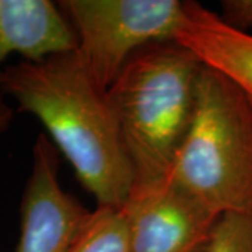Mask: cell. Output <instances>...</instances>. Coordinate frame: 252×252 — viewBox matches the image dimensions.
<instances>
[{
	"label": "cell",
	"instance_id": "obj_8",
	"mask_svg": "<svg viewBox=\"0 0 252 252\" xmlns=\"http://www.w3.org/2000/svg\"><path fill=\"white\" fill-rule=\"evenodd\" d=\"M175 41L200 62L235 81L252 98V34L231 27L219 13L187 1Z\"/></svg>",
	"mask_w": 252,
	"mask_h": 252
},
{
	"label": "cell",
	"instance_id": "obj_7",
	"mask_svg": "<svg viewBox=\"0 0 252 252\" xmlns=\"http://www.w3.org/2000/svg\"><path fill=\"white\" fill-rule=\"evenodd\" d=\"M76 49L74 30L58 1L0 0V72L11 55L39 62Z\"/></svg>",
	"mask_w": 252,
	"mask_h": 252
},
{
	"label": "cell",
	"instance_id": "obj_1",
	"mask_svg": "<svg viewBox=\"0 0 252 252\" xmlns=\"http://www.w3.org/2000/svg\"><path fill=\"white\" fill-rule=\"evenodd\" d=\"M1 94L44 125L97 207L125 205L135 177L108 90L95 83L76 51L4 66Z\"/></svg>",
	"mask_w": 252,
	"mask_h": 252
},
{
	"label": "cell",
	"instance_id": "obj_5",
	"mask_svg": "<svg viewBox=\"0 0 252 252\" xmlns=\"http://www.w3.org/2000/svg\"><path fill=\"white\" fill-rule=\"evenodd\" d=\"M119 210L130 252H207L221 217L170 178L133 188Z\"/></svg>",
	"mask_w": 252,
	"mask_h": 252
},
{
	"label": "cell",
	"instance_id": "obj_6",
	"mask_svg": "<svg viewBox=\"0 0 252 252\" xmlns=\"http://www.w3.org/2000/svg\"><path fill=\"white\" fill-rule=\"evenodd\" d=\"M59 152L45 135L36 136L32 162L20 203L16 252H70L91 210L63 189Z\"/></svg>",
	"mask_w": 252,
	"mask_h": 252
},
{
	"label": "cell",
	"instance_id": "obj_9",
	"mask_svg": "<svg viewBox=\"0 0 252 252\" xmlns=\"http://www.w3.org/2000/svg\"><path fill=\"white\" fill-rule=\"evenodd\" d=\"M70 252H130L127 227L119 209L97 207L73 244Z\"/></svg>",
	"mask_w": 252,
	"mask_h": 252
},
{
	"label": "cell",
	"instance_id": "obj_12",
	"mask_svg": "<svg viewBox=\"0 0 252 252\" xmlns=\"http://www.w3.org/2000/svg\"><path fill=\"white\" fill-rule=\"evenodd\" d=\"M13 119H14V109L6 102L3 95H0V135L9 130L13 124Z\"/></svg>",
	"mask_w": 252,
	"mask_h": 252
},
{
	"label": "cell",
	"instance_id": "obj_2",
	"mask_svg": "<svg viewBox=\"0 0 252 252\" xmlns=\"http://www.w3.org/2000/svg\"><path fill=\"white\" fill-rule=\"evenodd\" d=\"M203 67L180 42H157L136 52L111 84L108 98L133 170V188L170 177L193 119Z\"/></svg>",
	"mask_w": 252,
	"mask_h": 252
},
{
	"label": "cell",
	"instance_id": "obj_11",
	"mask_svg": "<svg viewBox=\"0 0 252 252\" xmlns=\"http://www.w3.org/2000/svg\"><path fill=\"white\" fill-rule=\"evenodd\" d=\"M219 14L231 27L252 32V0H224Z\"/></svg>",
	"mask_w": 252,
	"mask_h": 252
},
{
	"label": "cell",
	"instance_id": "obj_10",
	"mask_svg": "<svg viewBox=\"0 0 252 252\" xmlns=\"http://www.w3.org/2000/svg\"><path fill=\"white\" fill-rule=\"evenodd\" d=\"M207 252H252V212L220 217Z\"/></svg>",
	"mask_w": 252,
	"mask_h": 252
},
{
	"label": "cell",
	"instance_id": "obj_4",
	"mask_svg": "<svg viewBox=\"0 0 252 252\" xmlns=\"http://www.w3.org/2000/svg\"><path fill=\"white\" fill-rule=\"evenodd\" d=\"M77 38L76 54L108 90L129 59L146 46L175 41L185 16L180 0H61Z\"/></svg>",
	"mask_w": 252,
	"mask_h": 252
},
{
	"label": "cell",
	"instance_id": "obj_3",
	"mask_svg": "<svg viewBox=\"0 0 252 252\" xmlns=\"http://www.w3.org/2000/svg\"><path fill=\"white\" fill-rule=\"evenodd\" d=\"M168 178L220 216L252 212V98L206 64Z\"/></svg>",
	"mask_w": 252,
	"mask_h": 252
}]
</instances>
